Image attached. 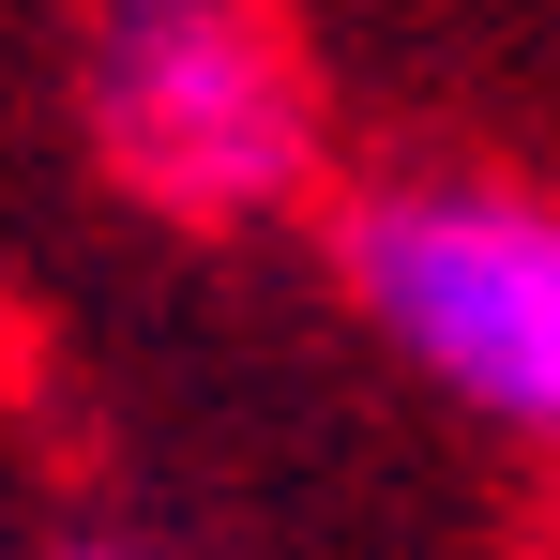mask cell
<instances>
[{"mask_svg":"<svg viewBox=\"0 0 560 560\" xmlns=\"http://www.w3.org/2000/svg\"><path fill=\"white\" fill-rule=\"evenodd\" d=\"M77 121H92L106 183L183 228H258L318 183V92H303V46L273 0H92Z\"/></svg>","mask_w":560,"mask_h":560,"instance_id":"cell-1","label":"cell"},{"mask_svg":"<svg viewBox=\"0 0 560 560\" xmlns=\"http://www.w3.org/2000/svg\"><path fill=\"white\" fill-rule=\"evenodd\" d=\"M61 560H137V546H61Z\"/></svg>","mask_w":560,"mask_h":560,"instance_id":"cell-3","label":"cell"},{"mask_svg":"<svg viewBox=\"0 0 560 560\" xmlns=\"http://www.w3.org/2000/svg\"><path fill=\"white\" fill-rule=\"evenodd\" d=\"M334 273L424 394H455L469 424L560 455V197L378 183L334 228Z\"/></svg>","mask_w":560,"mask_h":560,"instance_id":"cell-2","label":"cell"}]
</instances>
